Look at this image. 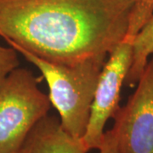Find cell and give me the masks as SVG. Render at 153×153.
Masks as SVG:
<instances>
[{
  "label": "cell",
  "mask_w": 153,
  "mask_h": 153,
  "mask_svg": "<svg viewBox=\"0 0 153 153\" xmlns=\"http://www.w3.org/2000/svg\"><path fill=\"white\" fill-rule=\"evenodd\" d=\"M134 0H0V37L55 63L106 57L125 37Z\"/></svg>",
  "instance_id": "6da1fadb"
},
{
  "label": "cell",
  "mask_w": 153,
  "mask_h": 153,
  "mask_svg": "<svg viewBox=\"0 0 153 153\" xmlns=\"http://www.w3.org/2000/svg\"><path fill=\"white\" fill-rule=\"evenodd\" d=\"M4 40L42 73L49 86L50 103L59 113L61 126L73 137L82 139L106 57L91 58L74 65L60 64L42 59L9 39Z\"/></svg>",
  "instance_id": "7a4b0ae2"
},
{
  "label": "cell",
  "mask_w": 153,
  "mask_h": 153,
  "mask_svg": "<svg viewBox=\"0 0 153 153\" xmlns=\"http://www.w3.org/2000/svg\"><path fill=\"white\" fill-rule=\"evenodd\" d=\"M39 79L17 67L0 83V153H19L34 126L48 115L51 103Z\"/></svg>",
  "instance_id": "3957f363"
},
{
  "label": "cell",
  "mask_w": 153,
  "mask_h": 153,
  "mask_svg": "<svg viewBox=\"0 0 153 153\" xmlns=\"http://www.w3.org/2000/svg\"><path fill=\"white\" fill-rule=\"evenodd\" d=\"M140 29L129 25L125 37L109 53L99 77L87 128L82 140L88 151L99 149L105 126L120 107V93L133 61L134 43Z\"/></svg>",
  "instance_id": "277c9868"
},
{
  "label": "cell",
  "mask_w": 153,
  "mask_h": 153,
  "mask_svg": "<svg viewBox=\"0 0 153 153\" xmlns=\"http://www.w3.org/2000/svg\"><path fill=\"white\" fill-rule=\"evenodd\" d=\"M136 85L113 116L119 153H153V57Z\"/></svg>",
  "instance_id": "5b68a950"
},
{
  "label": "cell",
  "mask_w": 153,
  "mask_h": 153,
  "mask_svg": "<svg viewBox=\"0 0 153 153\" xmlns=\"http://www.w3.org/2000/svg\"><path fill=\"white\" fill-rule=\"evenodd\" d=\"M82 139L63 128L60 118L46 115L34 126L19 153H87Z\"/></svg>",
  "instance_id": "8992f818"
},
{
  "label": "cell",
  "mask_w": 153,
  "mask_h": 153,
  "mask_svg": "<svg viewBox=\"0 0 153 153\" xmlns=\"http://www.w3.org/2000/svg\"><path fill=\"white\" fill-rule=\"evenodd\" d=\"M153 54V14L138 33L134 43V55L131 67L125 79L127 86L136 85L147 64L149 57Z\"/></svg>",
  "instance_id": "52a82bcc"
},
{
  "label": "cell",
  "mask_w": 153,
  "mask_h": 153,
  "mask_svg": "<svg viewBox=\"0 0 153 153\" xmlns=\"http://www.w3.org/2000/svg\"><path fill=\"white\" fill-rule=\"evenodd\" d=\"M19 67L17 51L12 47L0 45V83L11 71Z\"/></svg>",
  "instance_id": "ba28073f"
},
{
  "label": "cell",
  "mask_w": 153,
  "mask_h": 153,
  "mask_svg": "<svg viewBox=\"0 0 153 153\" xmlns=\"http://www.w3.org/2000/svg\"><path fill=\"white\" fill-rule=\"evenodd\" d=\"M98 150L100 151L99 153H119L117 134L114 127L105 132L103 141Z\"/></svg>",
  "instance_id": "9c48e42d"
},
{
  "label": "cell",
  "mask_w": 153,
  "mask_h": 153,
  "mask_svg": "<svg viewBox=\"0 0 153 153\" xmlns=\"http://www.w3.org/2000/svg\"><path fill=\"white\" fill-rule=\"evenodd\" d=\"M137 4L153 12V0H134Z\"/></svg>",
  "instance_id": "30bf717a"
}]
</instances>
